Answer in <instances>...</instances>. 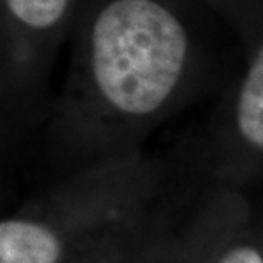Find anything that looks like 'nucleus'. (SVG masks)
Instances as JSON below:
<instances>
[{
    "label": "nucleus",
    "instance_id": "f257e3e1",
    "mask_svg": "<svg viewBox=\"0 0 263 263\" xmlns=\"http://www.w3.org/2000/svg\"><path fill=\"white\" fill-rule=\"evenodd\" d=\"M188 31L161 0H109L89 29V62L99 94L142 117L159 109L180 82Z\"/></svg>",
    "mask_w": 263,
    "mask_h": 263
},
{
    "label": "nucleus",
    "instance_id": "f03ea898",
    "mask_svg": "<svg viewBox=\"0 0 263 263\" xmlns=\"http://www.w3.org/2000/svg\"><path fill=\"white\" fill-rule=\"evenodd\" d=\"M62 243L50 229L28 220L0 224V263H57Z\"/></svg>",
    "mask_w": 263,
    "mask_h": 263
},
{
    "label": "nucleus",
    "instance_id": "7ed1b4c3",
    "mask_svg": "<svg viewBox=\"0 0 263 263\" xmlns=\"http://www.w3.org/2000/svg\"><path fill=\"white\" fill-rule=\"evenodd\" d=\"M236 122L245 140L263 149V45L256 51L241 86Z\"/></svg>",
    "mask_w": 263,
    "mask_h": 263
},
{
    "label": "nucleus",
    "instance_id": "20e7f679",
    "mask_svg": "<svg viewBox=\"0 0 263 263\" xmlns=\"http://www.w3.org/2000/svg\"><path fill=\"white\" fill-rule=\"evenodd\" d=\"M72 0H4L12 21L28 31H50L65 17Z\"/></svg>",
    "mask_w": 263,
    "mask_h": 263
},
{
    "label": "nucleus",
    "instance_id": "39448f33",
    "mask_svg": "<svg viewBox=\"0 0 263 263\" xmlns=\"http://www.w3.org/2000/svg\"><path fill=\"white\" fill-rule=\"evenodd\" d=\"M220 263H263V258L256 250L241 246V248H234L233 251H229Z\"/></svg>",
    "mask_w": 263,
    "mask_h": 263
}]
</instances>
